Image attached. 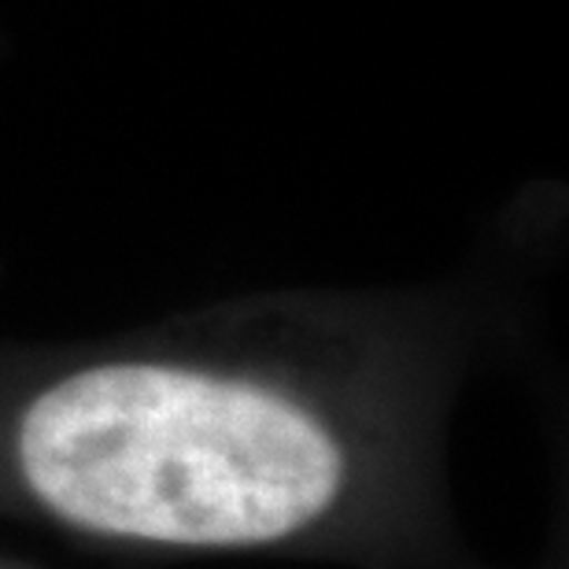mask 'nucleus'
<instances>
[{"mask_svg": "<svg viewBox=\"0 0 569 569\" xmlns=\"http://www.w3.org/2000/svg\"><path fill=\"white\" fill-rule=\"evenodd\" d=\"M8 459L74 529L163 548H259L348 488L351 432L326 373L252 348H122L16 385Z\"/></svg>", "mask_w": 569, "mask_h": 569, "instance_id": "nucleus-1", "label": "nucleus"}]
</instances>
